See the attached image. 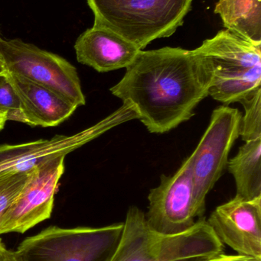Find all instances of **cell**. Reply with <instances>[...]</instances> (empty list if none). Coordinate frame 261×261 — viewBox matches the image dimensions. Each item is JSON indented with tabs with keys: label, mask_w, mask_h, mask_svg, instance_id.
<instances>
[{
	"label": "cell",
	"mask_w": 261,
	"mask_h": 261,
	"mask_svg": "<svg viewBox=\"0 0 261 261\" xmlns=\"http://www.w3.org/2000/svg\"><path fill=\"white\" fill-rule=\"evenodd\" d=\"M195 261H196V260H195Z\"/></svg>",
	"instance_id": "cb8c5ba5"
},
{
	"label": "cell",
	"mask_w": 261,
	"mask_h": 261,
	"mask_svg": "<svg viewBox=\"0 0 261 261\" xmlns=\"http://www.w3.org/2000/svg\"><path fill=\"white\" fill-rule=\"evenodd\" d=\"M194 50L211 67L209 96L215 100L228 106L251 97L261 89V44L226 29Z\"/></svg>",
	"instance_id": "277c9868"
},
{
	"label": "cell",
	"mask_w": 261,
	"mask_h": 261,
	"mask_svg": "<svg viewBox=\"0 0 261 261\" xmlns=\"http://www.w3.org/2000/svg\"><path fill=\"white\" fill-rule=\"evenodd\" d=\"M3 242H2L1 239H0V248H1V247L3 246Z\"/></svg>",
	"instance_id": "7402d4cb"
},
{
	"label": "cell",
	"mask_w": 261,
	"mask_h": 261,
	"mask_svg": "<svg viewBox=\"0 0 261 261\" xmlns=\"http://www.w3.org/2000/svg\"><path fill=\"white\" fill-rule=\"evenodd\" d=\"M242 118L238 109L228 106L216 109L202 139L190 155L197 219L204 218L207 195L228 165L230 150L240 136Z\"/></svg>",
	"instance_id": "8992f818"
},
{
	"label": "cell",
	"mask_w": 261,
	"mask_h": 261,
	"mask_svg": "<svg viewBox=\"0 0 261 261\" xmlns=\"http://www.w3.org/2000/svg\"><path fill=\"white\" fill-rule=\"evenodd\" d=\"M0 261H24L21 257L18 255L16 251H10L6 249L5 245L0 248Z\"/></svg>",
	"instance_id": "d6986e66"
},
{
	"label": "cell",
	"mask_w": 261,
	"mask_h": 261,
	"mask_svg": "<svg viewBox=\"0 0 261 261\" xmlns=\"http://www.w3.org/2000/svg\"><path fill=\"white\" fill-rule=\"evenodd\" d=\"M126 69L110 92L133 105L150 133H167L189 120L209 96L211 67L194 50H142Z\"/></svg>",
	"instance_id": "6da1fadb"
},
{
	"label": "cell",
	"mask_w": 261,
	"mask_h": 261,
	"mask_svg": "<svg viewBox=\"0 0 261 261\" xmlns=\"http://www.w3.org/2000/svg\"><path fill=\"white\" fill-rule=\"evenodd\" d=\"M65 154H55L32 167L27 182L0 225V236L24 234L52 216L58 182L64 171Z\"/></svg>",
	"instance_id": "ba28073f"
},
{
	"label": "cell",
	"mask_w": 261,
	"mask_h": 261,
	"mask_svg": "<svg viewBox=\"0 0 261 261\" xmlns=\"http://www.w3.org/2000/svg\"><path fill=\"white\" fill-rule=\"evenodd\" d=\"M245 114L241 122L240 136L244 141L261 137V89L251 97L241 101Z\"/></svg>",
	"instance_id": "2e32d148"
},
{
	"label": "cell",
	"mask_w": 261,
	"mask_h": 261,
	"mask_svg": "<svg viewBox=\"0 0 261 261\" xmlns=\"http://www.w3.org/2000/svg\"><path fill=\"white\" fill-rule=\"evenodd\" d=\"M6 73V67H5L4 61L0 55V74Z\"/></svg>",
	"instance_id": "44dd1931"
},
{
	"label": "cell",
	"mask_w": 261,
	"mask_h": 261,
	"mask_svg": "<svg viewBox=\"0 0 261 261\" xmlns=\"http://www.w3.org/2000/svg\"><path fill=\"white\" fill-rule=\"evenodd\" d=\"M75 49L78 62L100 73L127 68L141 50L117 34L96 23L80 35Z\"/></svg>",
	"instance_id": "8fae6325"
},
{
	"label": "cell",
	"mask_w": 261,
	"mask_h": 261,
	"mask_svg": "<svg viewBox=\"0 0 261 261\" xmlns=\"http://www.w3.org/2000/svg\"><path fill=\"white\" fill-rule=\"evenodd\" d=\"M261 137L239 148V153L228 161V170L236 184V197L252 200L261 197Z\"/></svg>",
	"instance_id": "4fadbf2b"
},
{
	"label": "cell",
	"mask_w": 261,
	"mask_h": 261,
	"mask_svg": "<svg viewBox=\"0 0 261 261\" xmlns=\"http://www.w3.org/2000/svg\"><path fill=\"white\" fill-rule=\"evenodd\" d=\"M30 170L0 172V225L12 202L27 182Z\"/></svg>",
	"instance_id": "9a60e30c"
},
{
	"label": "cell",
	"mask_w": 261,
	"mask_h": 261,
	"mask_svg": "<svg viewBox=\"0 0 261 261\" xmlns=\"http://www.w3.org/2000/svg\"><path fill=\"white\" fill-rule=\"evenodd\" d=\"M94 23L142 50L156 39L172 36L191 10L193 0H87Z\"/></svg>",
	"instance_id": "3957f363"
},
{
	"label": "cell",
	"mask_w": 261,
	"mask_h": 261,
	"mask_svg": "<svg viewBox=\"0 0 261 261\" xmlns=\"http://www.w3.org/2000/svg\"><path fill=\"white\" fill-rule=\"evenodd\" d=\"M6 72L53 90L77 107L85 105L76 68L64 58L21 39L0 38Z\"/></svg>",
	"instance_id": "52a82bcc"
},
{
	"label": "cell",
	"mask_w": 261,
	"mask_h": 261,
	"mask_svg": "<svg viewBox=\"0 0 261 261\" xmlns=\"http://www.w3.org/2000/svg\"><path fill=\"white\" fill-rule=\"evenodd\" d=\"M215 13L227 30L261 44V0H218Z\"/></svg>",
	"instance_id": "5bb4252c"
},
{
	"label": "cell",
	"mask_w": 261,
	"mask_h": 261,
	"mask_svg": "<svg viewBox=\"0 0 261 261\" xmlns=\"http://www.w3.org/2000/svg\"><path fill=\"white\" fill-rule=\"evenodd\" d=\"M6 122H7V119H6V116L4 115L0 114V130L3 129Z\"/></svg>",
	"instance_id": "ffe728a7"
},
{
	"label": "cell",
	"mask_w": 261,
	"mask_h": 261,
	"mask_svg": "<svg viewBox=\"0 0 261 261\" xmlns=\"http://www.w3.org/2000/svg\"><path fill=\"white\" fill-rule=\"evenodd\" d=\"M206 221L218 239L237 254L261 259V197L245 200L234 196Z\"/></svg>",
	"instance_id": "30bf717a"
},
{
	"label": "cell",
	"mask_w": 261,
	"mask_h": 261,
	"mask_svg": "<svg viewBox=\"0 0 261 261\" xmlns=\"http://www.w3.org/2000/svg\"><path fill=\"white\" fill-rule=\"evenodd\" d=\"M147 223L157 232L176 234L194 226L199 219L195 213L192 158L171 176L162 174L160 184L150 190Z\"/></svg>",
	"instance_id": "9c48e42d"
},
{
	"label": "cell",
	"mask_w": 261,
	"mask_h": 261,
	"mask_svg": "<svg viewBox=\"0 0 261 261\" xmlns=\"http://www.w3.org/2000/svg\"></svg>",
	"instance_id": "603a6c76"
},
{
	"label": "cell",
	"mask_w": 261,
	"mask_h": 261,
	"mask_svg": "<svg viewBox=\"0 0 261 261\" xmlns=\"http://www.w3.org/2000/svg\"><path fill=\"white\" fill-rule=\"evenodd\" d=\"M15 90L26 124L54 127L67 120L78 107L53 90L6 72Z\"/></svg>",
	"instance_id": "7c38bea8"
},
{
	"label": "cell",
	"mask_w": 261,
	"mask_h": 261,
	"mask_svg": "<svg viewBox=\"0 0 261 261\" xmlns=\"http://www.w3.org/2000/svg\"><path fill=\"white\" fill-rule=\"evenodd\" d=\"M196 261H261V259L254 258V257H246V256L239 255H228L223 254H219V255L213 256V257H208V258L202 259Z\"/></svg>",
	"instance_id": "ac0fdd59"
},
{
	"label": "cell",
	"mask_w": 261,
	"mask_h": 261,
	"mask_svg": "<svg viewBox=\"0 0 261 261\" xmlns=\"http://www.w3.org/2000/svg\"><path fill=\"white\" fill-rule=\"evenodd\" d=\"M205 218L182 233L164 234L147 223L145 213L132 205L127 210L117 248L110 261H195L223 254Z\"/></svg>",
	"instance_id": "7a4b0ae2"
},
{
	"label": "cell",
	"mask_w": 261,
	"mask_h": 261,
	"mask_svg": "<svg viewBox=\"0 0 261 261\" xmlns=\"http://www.w3.org/2000/svg\"><path fill=\"white\" fill-rule=\"evenodd\" d=\"M124 222L100 228L51 226L25 239L16 252L24 261H110Z\"/></svg>",
	"instance_id": "5b68a950"
},
{
	"label": "cell",
	"mask_w": 261,
	"mask_h": 261,
	"mask_svg": "<svg viewBox=\"0 0 261 261\" xmlns=\"http://www.w3.org/2000/svg\"><path fill=\"white\" fill-rule=\"evenodd\" d=\"M0 114L4 115L7 121L26 124L19 99L6 73L0 74Z\"/></svg>",
	"instance_id": "e0dca14e"
}]
</instances>
